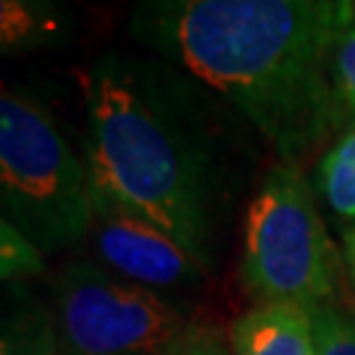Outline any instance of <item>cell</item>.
I'll return each instance as SVG.
<instances>
[{
  "mask_svg": "<svg viewBox=\"0 0 355 355\" xmlns=\"http://www.w3.org/2000/svg\"><path fill=\"white\" fill-rule=\"evenodd\" d=\"M155 55L108 51L85 74L89 205L161 229L211 271L232 208V166L214 103Z\"/></svg>",
  "mask_w": 355,
  "mask_h": 355,
  "instance_id": "obj_1",
  "label": "cell"
},
{
  "mask_svg": "<svg viewBox=\"0 0 355 355\" xmlns=\"http://www.w3.org/2000/svg\"><path fill=\"white\" fill-rule=\"evenodd\" d=\"M353 24L350 0H148L129 19L132 37L240 111L282 164L343 124L331 61Z\"/></svg>",
  "mask_w": 355,
  "mask_h": 355,
  "instance_id": "obj_2",
  "label": "cell"
},
{
  "mask_svg": "<svg viewBox=\"0 0 355 355\" xmlns=\"http://www.w3.org/2000/svg\"><path fill=\"white\" fill-rule=\"evenodd\" d=\"M0 216L45 255L89 237L82 153L32 92L0 79Z\"/></svg>",
  "mask_w": 355,
  "mask_h": 355,
  "instance_id": "obj_3",
  "label": "cell"
},
{
  "mask_svg": "<svg viewBox=\"0 0 355 355\" xmlns=\"http://www.w3.org/2000/svg\"><path fill=\"white\" fill-rule=\"evenodd\" d=\"M240 279L258 305L311 311L334 297L337 253L297 164L274 166L248 205Z\"/></svg>",
  "mask_w": 355,
  "mask_h": 355,
  "instance_id": "obj_4",
  "label": "cell"
},
{
  "mask_svg": "<svg viewBox=\"0 0 355 355\" xmlns=\"http://www.w3.org/2000/svg\"><path fill=\"white\" fill-rule=\"evenodd\" d=\"M58 355H161L190 329L177 300L92 261H69L51 279Z\"/></svg>",
  "mask_w": 355,
  "mask_h": 355,
  "instance_id": "obj_5",
  "label": "cell"
},
{
  "mask_svg": "<svg viewBox=\"0 0 355 355\" xmlns=\"http://www.w3.org/2000/svg\"><path fill=\"white\" fill-rule=\"evenodd\" d=\"M89 242L103 266L158 295L195 290L208 274L161 229L116 208L92 205Z\"/></svg>",
  "mask_w": 355,
  "mask_h": 355,
  "instance_id": "obj_6",
  "label": "cell"
},
{
  "mask_svg": "<svg viewBox=\"0 0 355 355\" xmlns=\"http://www.w3.org/2000/svg\"><path fill=\"white\" fill-rule=\"evenodd\" d=\"M232 355H316L308 311L297 305H255L229 327Z\"/></svg>",
  "mask_w": 355,
  "mask_h": 355,
  "instance_id": "obj_7",
  "label": "cell"
},
{
  "mask_svg": "<svg viewBox=\"0 0 355 355\" xmlns=\"http://www.w3.org/2000/svg\"><path fill=\"white\" fill-rule=\"evenodd\" d=\"M76 35V13L64 3L0 0V58L61 48Z\"/></svg>",
  "mask_w": 355,
  "mask_h": 355,
  "instance_id": "obj_8",
  "label": "cell"
},
{
  "mask_svg": "<svg viewBox=\"0 0 355 355\" xmlns=\"http://www.w3.org/2000/svg\"><path fill=\"white\" fill-rule=\"evenodd\" d=\"M0 355H58L51 308L24 282L0 287Z\"/></svg>",
  "mask_w": 355,
  "mask_h": 355,
  "instance_id": "obj_9",
  "label": "cell"
},
{
  "mask_svg": "<svg viewBox=\"0 0 355 355\" xmlns=\"http://www.w3.org/2000/svg\"><path fill=\"white\" fill-rule=\"evenodd\" d=\"M316 182L340 224L355 229V127L324 153Z\"/></svg>",
  "mask_w": 355,
  "mask_h": 355,
  "instance_id": "obj_10",
  "label": "cell"
},
{
  "mask_svg": "<svg viewBox=\"0 0 355 355\" xmlns=\"http://www.w3.org/2000/svg\"><path fill=\"white\" fill-rule=\"evenodd\" d=\"M45 271V255L0 216V287L35 279Z\"/></svg>",
  "mask_w": 355,
  "mask_h": 355,
  "instance_id": "obj_11",
  "label": "cell"
},
{
  "mask_svg": "<svg viewBox=\"0 0 355 355\" xmlns=\"http://www.w3.org/2000/svg\"><path fill=\"white\" fill-rule=\"evenodd\" d=\"M316 355H355V313L334 303L308 311Z\"/></svg>",
  "mask_w": 355,
  "mask_h": 355,
  "instance_id": "obj_12",
  "label": "cell"
},
{
  "mask_svg": "<svg viewBox=\"0 0 355 355\" xmlns=\"http://www.w3.org/2000/svg\"><path fill=\"white\" fill-rule=\"evenodd\" d=\"M331 82L343 121H355V24L345 32L334 51Z\"/></svg>",
  "mask_w": 355,
  "mask_h": 355,
  "instance_id": "obj_13",
  "label": "cell"
},
{
  "mask_svg": "<svg viewBox=\"0 0 355 355\" xmlns=\"http://www.w3.org/2000/svg\"><path fill=\"white\" fill-rule=\"evenodd\" d=\"M161 355H232V350L229 340H224L221 331H216L214 327L190 324V329L177 343L168 345Z\"/></svg>",
  "mask_w": 355,
  "mask_h": 355,
  "instance_id": "obj_14",
  "label": "cell"
},
{
  "mask_svg": "<svg viewBox=\"0 0 355 355\" xmlns=\"http://www.w3.org/2000/svg\"><path fill=\"white\" fill-rule=\"evenodd\" d=\"M345 255H347V266H350V277L355 284V229H350L345 237Z\"/></svg>",
  "mask_w": 355,
  "mask_h": 355,
  "instance_id": "obj_15",
  "label": "cell"
}]
</instances>
